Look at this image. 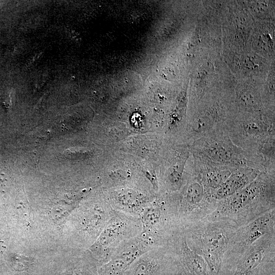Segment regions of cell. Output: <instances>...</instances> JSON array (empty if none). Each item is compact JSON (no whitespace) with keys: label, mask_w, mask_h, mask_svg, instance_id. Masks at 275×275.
Listing matches in <instances>:
<instances>
[{"label":"cell","mask_w":275,"mask_h":275,"mask_svg":"<svg viewBox=\"0 0 275 275\" xmlns=\"http://www.w3.org/2000/svg\"><path fill=\"white\" fill-rule=\"evenodd\" d=\"M142 230L140 218L113 209L97 240L91 246L99 267L109 260L122 242L139 236Z\"/></svg>","instance_id":"cell-8"},{"label":"cell","mask_w":275,"mask_h":275,"mask_svg":"<svg viewBox=\"0 0 275 275\" xmlns=\"http://www.w3.org/2000/svg\"><path fill=\"white\" fill-rule=\"evenodd\" d=\"M227 126L231 140L245 152L246 158L266 141L275 139L274 113L244 112L236 115Z\"/></svg>","instance_id":"cell-4"},{"label":"cell","mask_w":275,"mask_h":275,"mask_svg":"<svg viewBox=\"0 0 275 275\" xmlns=\"http://www.w3.org/2000/svg\"><path fill=\"white\" fill-rule=\"evenodd\" d=\"M168 196L182 231L207 217L215 210L218 203L196 172L179 191Z\"/></svg>","instance_id":"cell-3"},{"label":"cell","mask_w":275,"mask_h":275,"mask_svg":"<svg viewBox=\"0 0 275 275\" xmlns=\"http://www.w3.org/2000/svg\"><path fill=\"white\" fill-rule=\"evenodd\" d=\"M166 160L163 183L164 194L180 190L195 172L194 156L188 145L170 149Z\"/></svg>","instance_id":"cell-11"},{"label":"cell","mask_w":275,"mask_h":275,"mask_svg":"<svg viewBox=\"0 0 275 275\" xmlns=\"http://www.w3.org/2000/svg\"><path fill=\"white\" fill-rule=\"evenodd\" d=\"M151 249L138 236L123 241L99 267V275H122L137 258Z\"/></svg>","instance_id":"cell-12"},{"label":"cell","mask_w":275,"mask_h":275,"mask_svg":"<svg viewBox=\"0 0 275 275\" xmlns=\"http://www.w3.org/2000/svg\"><path fill=\"white\" fill-rule=\"evenodd\" d=\"M108 201L113 209L140 218L146 206L153 200L152 198L132 189L115 190Z\"/></svg>","instance_id":"cell-14"},{"label":"cell","mask_w":275,"mask_h":275,"mask_svg":"<svg viewBox=\"0 0 275 275\" xmlns=\"http://www.w3.org/2000/svg\"><path fill=\"white\" fill-rule=\"evenodd\" d=\"M260 173V171L249 167L236 169L215 191L214 197L219 201L240 191L252 182Z\"/></svg>","instance_id":"cell-16"},{"label":"cell","mask_w":275,"mask_h":275,"mask_svg":"<svg viewBox=\"0 0 275 275\" xmlns=\"http://www.w3.org/2000/svg\"><path fill=\"white\" fill-rule=\"evenodd\" d=\"M273 233H275V209L236 230L223 262L241 254L262 236Z\"/></svg>","instance_id":"cell-10"},{"label":"cell","mask_w":275,"mask_h":275,"mask_svg":"<svg viewBox=\"0 0 275 275\" xmlns=\"http://www.w3.org/2000/svg\"><path fill=\"white\" fill-rule=\"evenodd\" d=\"M140 218L142 230L138 236L151 248L167 245L182 231L167 194L149 203Z\"/></svg>","instance_id":"cell-5"},{"label":"cell","mask_w":275,"mask_h":275,"mask_svg":"<svg viewBox=\"0 0 275 275\" xmlns=\"http://www.w3.org/2000/svg\"><path fill=\"white\" fill-rule=\"evenodd\" d=\"M275 209V174L261 173L240 191L218 201L204 219L222 221L238 228Z\"/></svg>","instance_id":"cell-1"},{"label":"cell","mask_w":275,"mask_h":275,"mask_svg":"<svg viewBox=\"0 0 275 275\" xmlns=\"http://www.w3.org/2000/svg\"><path fill=\"white\" fill-rule=\"evenodd\" d=\"M237 229L225 222L203 219L182 232L190 249L204 259L212 275H219L229 242Z\"/></svg>","instance_id":"cell-2"},{"label":"cell","mask_w":275,"mask_h":275,"mask_svg":"<svg viewBox=\"0 0 275 275\" xmlns=\"http://www.w3.org/2000/svg\"><path fill=\"white\" fill-rule=\"evenodd\" d=\"M181 268L175 253L167 244L143 254L122 275H174Z\"/></svg>","instance_id":"cell-9"},{"label":"cell","mask_w":275,"mask_h":275,"mask_svg":"<svg viewBox=\"0 0 275 275\" xmlns=\"http://www.w3.org/2000/svg\"><path fill=\"white\" fill-rule=\"evenodd\" d=\"M174 275H186L182 268H181Z\"/></svg>","instance_id":"cell-17"},{"label":"cell","mask_w":275,"mask_h":275,"mask_svg":"<svg viewBox=\"0 0 275 275\" xmlns=\"http://www.w3.org/2000/svg\"><path fill=\"white\" fill-rule=\"evenodd\" d=\"M194 158L196 174L213 196L231 173L237 169L213 164L194 156Z\"/></svg>","instance_id":"cell-15"},{"label":"cell","mask_w":275,"mask_h":275,"mask_svg":"<svg viewBox=\"0 0 275 275\" xmlns=\"http://www.w3.org/2000/svg\"><path fill=\"white\" fill-rule=\"evenodd\" d=\"M275 275V233L261 237L237 256L223 261L220 274Z\"/></svg>","instance_id":"cell-7"},{"label":"cell","mask_w":275,"mask_h":275,"mask_svg":"<svg viewBox=\"0 0 275 275\" xmlns=\"http://www.w3.org/2000/svg\"><path fill=\"white\" fill-rule=\"evenodd\" d=\"M193 155L209 163L231 168L256 169L244 152L231 140L227 127L215 129L189 146Z\"/></svg>","instance_id":"cell-6"},{"label":"cell","mask_w":275,"mask_h":275,"mask_svg":"<svg viewBox=\"0 0 275 275\" xmlns=\"http://www.w3.org/2000/svg\"><path fill=\"white\" fill-rule=\"evenodd\" d=\"M168 244L175 253L186 275H212L204 259L188 246L182 231Z\"/></svg>","instance_id":"cell-13"}]
</instances>
